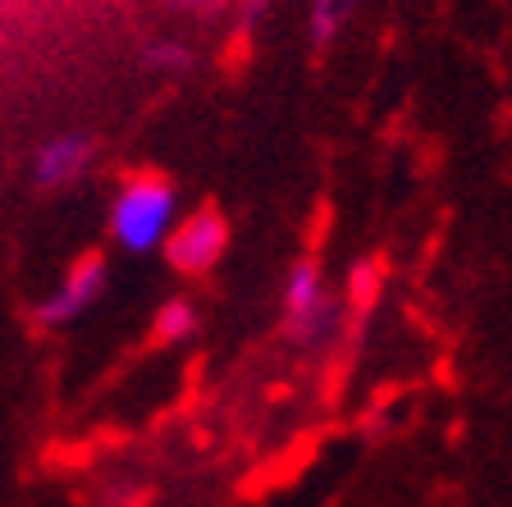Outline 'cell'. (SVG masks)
<instances>
[{
  "label": "cell",
  "instance_id": "cell-3",
  "mask_svg": "<svg viewBox=\"0 0 512 507\" xmlns=\"http://www.w3.org/2000/svg\"><path fill=\"white\" fill-rule=\"evenodd\" d=\"M160 252H165L170 270H179V275L188 279L211 275L215 265L224 261V252H229V220H224L220 206H197L192 215H183L174 224V233L165 238Z\"/></svg>",
  "mask_w": 512,
  "mask_h": 507
},
{
  "label": "cell",
  "instance_id": "cell-9",
  "mask_svg": "<svg viewBox=\"0 0 512 507\" xmlns=\"http://www.w3.org/2000/svg\"><path fill=\"white\" fill-rule=\"evenodd\" d=\"M375 288H380V275H375V265H357L348 279V316L362 320L366 311L375 307Z\"/></svg>",
  "mask_w": 512,
  "mask_h": 507
},
{
  "label": "cell",
  "instance_id": "cell-7",
  "mask_svg": "<svg viewBox=\"0 0 512 507\" xmlns=\"http://www.w3.org/2000/svg\"><path fill=\"white\" fill-rule=\"evenodd\" d=\"M151 329H156V343H165V348H179V343H192V338H197V329H202V316H197V307H192L188 297H170V302L156 311Z\"/></svg>",
  "mask_w": 512,
  "mask_h": 507
},
{
  "label": "cell",
  "instance_id": "cell-1",
  "mask_svg": "<svg viewBox=\"0 0 512 507\" xmlns=\"http://www.w3.org/2000/svg\"><path fill=\"white\" fill-rule=\"evenodd\" d=\"M179 224V192L165 174H128L110 201V238L124 252H160Z\"/></svg>",
  "mask_w": 512,
  "mask_h": 507
},
{
  "label": "cell",
  "instance_id": "cell-10",
  "mask_svg": "<svg viewBox=\"0 0 512 507\" xmlns=\"http://www.w3.org/2000/svg\"><path fill=\"white\" fill-rule=\"evenodd\" d=\"M151 503V489L133 476H115L101 485V507H147Z\"/></svg>",
  "mask_w": 512,
  "mask_h": 507
},
{
  "label": "cell",
  "instance_id": "cell-6",
  "mask_svg": "<svg viewBox=\"0 0 512 507\" xmlns=\"http://www.w3.org/2000/svg\"><path fill=\"white\" fill-rule=\"evenodd\" d=\"M352 14H357V0H311L307 5V42H311V51H330L334 37L348 28Z\"/></svg>",
  "mask_w": 512,
  "mask_h": 507
},
{
  "label": "cell",
  "instance_id": "cell-12",
  "mask_svg": "<svg viewBox=\"0 0 512 507\" xmlns=\"http://www.w3.org/2000/svg\"><path fill=\"white\" fill-rule=\"evenodd\" d=\"M165 5L179 10V14H188V19H202V23H211V19H220V14L234 10V0H165Z\"/></svg>",
  "mask_w": 512,
  "mask_h": 507
},
{
  "label": "cell",
  "instance_id": "cell-4",
  "mask_svg": "<svg viewBox=\"0 0 512 507\" xmlns=\"http://www.w3.org/2000/svg\"><path fill=\"white\" fill-rule=\"evenodd\" d=\"M106 284H110V265L101 252H83L69 270L60 275V284L51 288V293L32 307V320L42 329H64L74 325V320H83L87 311L106 297Z\"/></svg>",
  "mask_w": 512,
  "mask_h": 507
},
{
  "label": "cell",
  "instance_id": "cell-8",
  "mask_svg": "<svg viewBox=\"0 0 512 507\" xmlns=\"http://www.w3.org/2000/svg\"><path fill=\"white\" fill-rule=\"evenodd\" d=\"M142 64H147L151 74H188L192 69V46H183L179 37H156V42L142 46Z\"/></svg>",
  "mask_w": 512,
  "mask_h": 507
},
{
  "label": "cell",
  "instance_id": "cell-11",
  "mask_svg": "<svg viewBox=\"0 0 512 507\" xmlns=\"http://www.w3.org/2000/svg\"><path fill=\"white\" fill-rule=\"evenodd\" d=\"M279 0H234V28L238 37H256V32L266 28V19L275 14Z\"/></svg>",
  "mask_w": 512,
  "mask_h": 507
},
{
  "label": "cell",
  "instance_id": "cell-2",
  "mask_svg": "<svg viewBox=\"0 0 512 507\" xmlns=\"http://www.w3.org/2000/svg\"><path fill=\"white\" fill-rule=\"evenodd\" d=\"M343 316H348V307L330 293L316 256H302L298 265H288L284 288H279V325H284V338L293 348H330L343 329Z\"/></svg>",
  "mask_w": 512,
  "mask_h": 507
},
{
  "label": "cell",
  "instance_id": "cell-5",
  "mask_svg": "<svg viewBox=\"0 0 512 507\" xmlns=\"http://www.w3.org/2000/svg\"><path fill=\"white\" fill-rule=\"evenodd\" d=\"M92 151L96 147L87 133H55V138H46L42 147H37V156H32V183L46 192L69 188V183H78L87 174Z\"/></svg>",
  "mask_w": 512,
  "mask_h": 507
}]
</instances>
